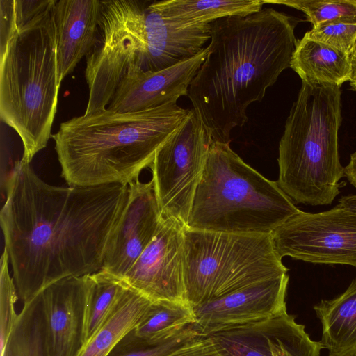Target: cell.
<instances>
[{"mask_svg":"<svg viewBox=\"0 0 356 356\" xmlns=\"http://www.w3.org/2000/svg\"><path fill=\"white\" fill-rule=\"evenodd\" d=\"M290 67L302 81L341 86L351 75L350 55L314 40H298Z\"/></svg>","mask_w":356,"mask_h":356,"instance_id":"d6986e66","label":"cell"},{"mask_svg":"<svg viewBox=\"0 0 356 356\" xmlns=\"http://www.w3.org/2000/svg\"><path fill=\"white\" fill-rule=\"evenodd\" d=\"M9 263L8 254L3 248L0 270L1 350L3 349L18 316L15 312V305L19 297L13 277H11L9 272Z\"/></svg>","mask_w":356,"mask_h":356,"instance_id":"f1b7e54d","label":"cell"},{"mask_svg":"<svg viewBox=\"0 0 356 356\" xmlns=\"http://www.w3.org/2000/svg\"><path fill=\"white\" fill-rule=\"evenodd\" d=\"M1 356H49L40 291L24 304Z\"/></svg>","mask_w":356,"mask_h":356,"instance_id":"7402d4cb","label":"cell"},{"mask_svg":"<svg viewBox=\"0 0 356 356\" xmlns=\"http://www.w3.org/2000/svg\"><path fill=\"white\" fill-rule=\"evenodd\" d=\"M341 86L302 81L279 143V187L298 204H331L345 177L339 159Z\"/></svg>","mask_w":356,"mask_h":356,"instance_id":"5b68a950","label":"cell"},{"mask_svg":"<svg viewBox=\"0 0 356 356\" xmlns=\"http://www.w3.org/2000/svg\"><path fill=\"white\" fill-rule=\"evenodd\" d=\"M270 318L223 327L207 335L222 356H272Z\"/></svg>","mask_w":356,"mask_h":356,"instance_id":"d4e9b609","label":"cell"},{"mask_svg":"<svg viewBox=\"0 0 356 356\" xmlns=\"http://www.w3.org/2000/svg\"><path fill=\"white\" fill-rule=\"evenodd\" d=\"M299 19L272 8L211 24L208 54L188 88L193 109L213 142L229 144L247 108L290 67Z\"/></svg>","mask_w":356,"mask_h":356,"instance_id":"7a4b0ae2","label":"cell"},{"mask_svg":"<svg viewBox=\"0 0 356 356\" xmlns=\"http://www.w3.org/2000/svg\"><path fill=\"white\" fill-rule=\"evenodd\" d=\"M163 356H222L208 335L197 332Z\"/></svg>","mask_w":356,"mask_h":356,"instance_id":"4dcf8cb0","label":"cell"},{"mask_svg":"<svg viewBox=\"0 0 356 356\" xmlns=\"http://www.w3.org/2000/svg\"><path fill=\"white\" fill-rule=\"evenodd\" d=\"M153 3L165 17L182 26L248 15L261 10L264 5L261 0H163Z\"/></svg>","mask_w":356,"mask_h":356,"instance_id":"44dd1931","label":"cell"},{"mask_svg":"<svg viewBox=\"0 0 356 356\" xmlns=\"http://www.w3.org/2000/svg\"><path fill=\"white\" fill-rule=\"evenodd\" d=\"M190 111L171 102L135 112L106 108L63 122L52 136L61 177L71 186L129 184L138 179Z\"/></svg>","mask_w":356,"mask_h":356,"instance_id":"3957f363","label":"cell"},{"mask_svg":"<svg viewBox=\"0 0 356 356\" xmlns=\"http://www.w3.org/2000/svg\"><path fill=\"white\" fill-rule=\"evenodd\" d=\"M197 332L191 325L168 340L149 343L137 337L132 330L118 343L108 356H163Z\"/></svg>","mask_w":356,"mask_h":356,"instance_id":"83f0119b","label":"cell"},{"mask_svg":"<svg viewBox=\"0 0 356 356\" xmlns=\"http://www.w3.org/2000/svg\"><path fill=\"white\" fill-rule=\"evenodd\" d=\"M322 327L321 343L329 356H356V278L347 289L314 306Z\"/></svg>","mask_w":356,"mask_h":356,"instance_id":"ac0fdd59","label":"cell"},{"mask_svg":"<svg viewBox=\"0 0 356 356\" xmlns=\"http://www.w3.org/2000/svg\"><path fill=\"white\" fill-rule=\"evenodd\" d=\"M309 38L350 54L356 42V24H327L305 33Z\"/></svg>","mask_w":356,"mask_h":356,"instance_id":"f546056e","label":"cell"},{"mask_svg":"<svg viewBox=\"0 0 356 356\" xmlns=\"http://www.w3.org/2000/svg\"><path fill=\"white\" fill-rule=\"evenodd\" d=\"M344 174L349 183L356 188V152L350 155L349 163L344 167Z\"/></svg>","mask_w":356,"mask_h":356,"instance_id":"d6a6232c","label":"cell"},{"mask_svg":"<svg viewBox=\"0 0 356 356\" xmlns=\"http://www.w3.org/2000/svg\"><path fill=\"white\" fill-rule=\"evenodd\" d=\"M204 47L197 55L159 71L127 73L120 82L107 109L135 112L177 102L188 96V88L208 54Z\"/></svg>","mask_w":356,"mask_h":356,"instance_id":"5bb4252c","label":"cell"},{"mask_svg":"<svg viewBox=\"0 0 356 356\" xmlns=\"http://www.w3.org/2000/svg\"><path fill=\"white\" fill-rule=\"evenodd\" d=\"M152 302L128 286L79 356H108L118 343L143 320Z\"/></svg>","mask_w":356,"mask_h":356,"instance_id":"ffe728a7","label":"cell"},{"mask_svg":"<svg viewBox=\"0 0 356 356\" xmlns=\"http://www.w3.org/2000/svg\"><path fill=\"white\" fill-rule=\"evenodd\" d=\"M300 210L279 187L252 168L229 144L209 149L185 226L234 234H270Z\"/></svg>","mask_w":356,"mask_h":356,"instance_id":"8992f818","label":"cell"},{"mask_svg":"<svg viewBox=\"0 0 356 356\" xmlns=\"http://www.w3.org/2000/svg\"><path fill=\"white\" fill-rule=\"evenodd\" d=\"M302 11L313 27L327 24H356V0H261Z\"/></svg>","mask_w":356,"mask_h":356,"instance_id":"4316f807","label":"cell"},{"mask_svg":"<svg viewBox=\"0 0 356 356\" xmlns=\"http://www.w3.org/2000/svg\"><path fill=\"white\" fill-rule=\"evenodd\" d=\"M0 56L18 29L15 0H0Z\"/></svg>","mask_w":356,"mask_h":356,"instance_id":"1f68e13d","label":"cell"},{"mask_svg":"<svg viewBox=\"0 0 356 356\" xmlns=\"http://www.w3.org/2000/svg\"><path fill=\"white\" fill-rule=\"evenodd\" d=\"M143 1H101L95 42L86 57V109H106L122 78L140 71L144 51L141 22Z\"/></svg>","mask_w":356,"mask_h":356,"instance_id":"ba28073f","label":"cell"},{"mask_svg":"<svg viewBox=\"0 0 356 356\" xmlns=\"http://www.w3.org/2000/svg\"><path fill=\"white\" fill-rule=\"evenodd\" d=\"M270 236L281 259L356 268V212L337 206L318 213L300 210Z\"/></svg>","mask_w":356,"mask_h":356,"instance_id":"30bf717a","label":"cell"},{"mask_svg":"<svg viewBox=\"0 0 356 356\" xmlns=\"http://www.w3.org/2000/svg\"><path fill=\"white\" fill-rule=\"evenodd\" d=\"M100 10L99 0H56L54 17L60 84L93 47Z\"/></svg>","mask_w":356,"mask_h":356,"instance_id":"e0dca14e","label":"cell"},{"mask_svg":"<svg viewBox=\"0 0 356 356\" xmlns=\"http://www.w3.org/2000/svg\"><path fill=\"white\" fill-rule=\"evenodd\" d=\"M351 63V75L349 80L352 89L356 91V42L350 54Z\"/></svg>","mask_w":356,"mask_h":356,"instance_id":"e575fe53","label":"cell"},{"mask_svg":"<svg viewBox=\"0 0 356 356\" xmlns=\"http://www.w3.org/2000/svg\"><path fill=\"white\" fill-rule=\"evenodd\" d=\"M288 270L270 234L184 228L186 300L193 308Z\"/></svg>","mask_w":356,"mask_h":356,"instance_id":"52a82bcc","label":"cell"},{"mask_svg":"<svg viewBox=\"0 0 356 356\" xmlns=\"http://www.w3.org/2000/svg\"><path fill=\"white\" fill-rule=\"evenodd\" d=\"M127 286L122 280L103 270L88 275L83 346L104 323Z\"/></svg>","mask_w":356,"mask_h":356,"instance_id":"603a6c76","label":"cell"},{"mask_svg":"<svg viewBox=\"0 0 356 356\" xmlns=\"http://www.w3.org/2000/svg\"><path fill=\"white\" fill-rule=\"evenodd\" d=\"M269 339L272 356H320L323 348L287 312L269 319Z\"/></svg>","mask_w":356,"mask_h":356,"instance_id":"484cf974","label":"cell"},{"mask_svg":"<svg viewBox=\"0 0 356 356\" xmlns=\"http://www.w3.org/2000/svg\"><path fill=\"white\" fill-rule=\"evenodd\" d=\"M88 275L70 276L40 291L49 356H79L83 346Z\"/></svg>","mask_w":356,"mask_h":356,"instance_id":"2e32d148","label":"cell"},{"mask_svg":"<svg viewBox=\"0 0 356 356\" xmlns=\"http://www.w3.org/2000/svg\"><path fill=\"white\" fill-rule=\"evenodd\" d=\"M128 185L127 203L101 269L121 280L152 242L162 220L153 181L136 179Z\"/></svg>","mask_w":356,"mask_h":356,"instance_id":"7c38bea8","label":"cell"},{"mask_svg":"<svg viewBox=\"0 0 356 356\" xmlns=\"http://www.w3.org/2000/svg\"><path fill=\"white\" fill-rule=\"evenodd\" d=\"M337 206L356 212V194L341 196Z\"/></svg>","mask_w":356,"mask_h":356,"instance_id":"836d02e7","label":"cell"},{"mask_svg":"<svg viewBox=\"0 0 356 356\" xmlns=\"http://www.w3.org/2000/svg\"><path fill=\"white\" fill-rule=\"evenodd\" d=\"M213 140L193 109L159 148L150 167L154 191L163 218L184 226Z\"/></svg>","mask_w":356,"mask_h":356,"instance_id":"9c48e42d","label":"cell"},{"mask_svg":"<svg viewBox=\"0 0 356 356\" xmlns=\"http://www.w3.org/2000/svg\"><path fill=\"white\" fill-rule=\"evenodd\" d=\"M144 51L140 71H159L197 55L211 38V24L182 26L165 17L153 1H143Z\"/></svg>","mask_w":356,"mask_h":356,"instance_id":"9a60e30c","label":"cell"},{"mask_svg":"<svg viewBox=\"0 0 356 356\" xmlns=\"http://www.w3.org/2000/svg\"><path fill=\"white\" fill-rule=\"evenodd\" d=\"M289 276L259 282L193 307L200 333L209 334L221 328L266 320L286 312Z\"/></svg>","mask_w":356,"mask_h":356,"instance_id":"4fadbf2b","label":"cell"},{"mask_svg":"<svg viewBox=\"0 0 356 356\" xmlns=\"http://www.w3.org/2000/svg\"><path fill=\"white\" fill-rule=\"evenodd\" d=\"M129 192L122 184L50 185L29 162H15L0 221L23 304L56 281L102 269Z\"/></svg>","mask_w":356,"mask_h":356,"instance_id":"6da1fadb","label":"cell"},{"mask_svg":"<svg viewBox=\"0 0 356 356\" xmlns=\"http://www.w3.org/2000/svg\"><path fill=\"white\" fill-rule=\"evenodd\" d=\"M195 323L193 309L188 303L153 302L133 332L147 343H157L173 337Z\"/></svg>","mask_w":356,"mask_h":356,"instance_id":"cb8c5ba5","label":"cell"},{"mask_svg":"<svg viewBox=\"0 0 356 356\" xmlns=\"http://www.w3.org/2000/svg\"><path fill=\"white\" fill-rule=\"evenodd\" d=\"M184 225L163 218L149 245L122 280L152 302L188 303L184 273Z\"/></svg>","mask_w":356,"mask_h":356,"instance_id":"8fae6325","label":"cell"},{"mask_svg":"<svg viewBox=\"0 0 356 356\" xmlns=\"http://www.w3.org/2000/svg\"><path fill=\"white\" fill-rule=\"evenodd\" d=\"M55 3L20 24L0 56L1 119L20 137L29 163L47 146L57 110Z\"/></svg>","mask_w":356,"mask_h":356,"instance_id":"277c9868","label":"cell"}]
</instances>
